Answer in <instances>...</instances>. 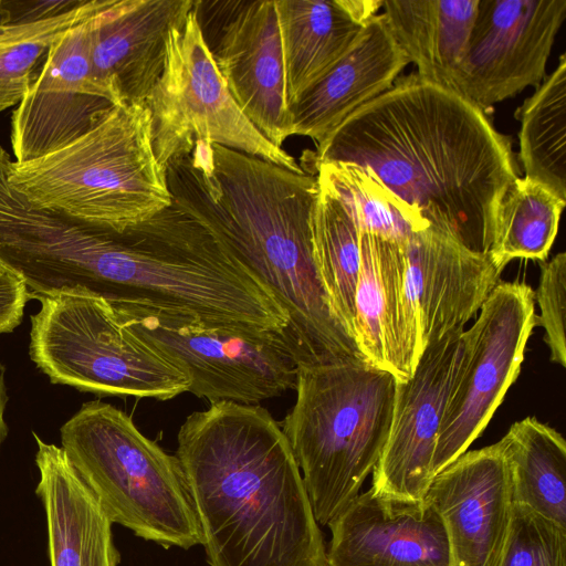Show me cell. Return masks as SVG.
<instances>
[{
  "label": "cell",
  "mask_w": 566,
  "mask_h": 566,
  "mask_svg": "<svg viewBox=\"0 0 566 566\" xmlns=\"http://www.w3.org/2000/svg\"><path fill=\"white\" fill-rule=\"evenodd\" d=\"M60 432L61 448L112 524L164 547L203 544L179 460L146 438L124 411L88 401Z\"/></svg>",
  "instance_id": "8992f818"
},
{
  "label": "cell",
  "mask_w": 566,
  "mask_h": 566,
  "mask_svg": "<svg viewBox=\"0 0 566 566\" xmlns=\"http://www.w3.org/2000/svg\"><path fill=\"white\" fill-rule=\"evenodd\" d=\"M424 499L443 520L452 566H499L514 507L503 438L457 458L432 479Z\"/></svg>",
  "instance_id": "2e32d148"
},
{
  "label": "cell",
  "mask_w": 566,
  "mask_h": 566,
  "mask_svg": "<svg viewBox=\"0 0 566 566\" xmlns=\"http://www.w3.org/2000/svg\"><path fill=\"white\" fill-rule=\"evenodd\" d=\"M107 8L67 31L36 69L11 116L15 163L36 159L71 144L118 105L95 80L92 69L94 24Z\"/></svg>",
  "instance_id": "4fadbf2b"
},
{
  "label": "cell",
  "mask_w": 566,
  "mask_h": 566,
  "mask_svg": "<svg viewBox=\"0 0 566 566\" xmlns=\"http://www.w3.org/2000/svg\"><path fill=\"white\" fill-rule=\"evenodd\" d=\"M192 8L191 0H113L98 15L93 75L118 104L145 103L164 72L168 33Z\"/></svg>",
  "instance_id": "ac0fdd59"
},
{
  "label": "cell",
  "mask_w": 566,
  "mask_h": 566,
  "mask_svg": "<svg viewBox=\"0 0 566 566\" xmlns=\"http://www.w3.org/2000/svg\"><path fill=\"white\" fill-rule=\"evenodd\" d=\"M521 120L520 160L525 177L566 200V55L515 112Z\"/></svg>",
  "instance_id": "484cf974"
},
{
  "label": "cell",
  "mask_w": 566,
  "mask_h": 566,
  "mask_svg": "<svg viewBox=\"0 0 566 566\" xmlns=\"http://www.w3.org/2000/svg\"><path fill=\"white\" fill-rule=\"evenodd\" d=\"M502 272L489 253L469 248L450 230L429 226L409 237L403 301L419 357L430 343L464 328Z\"/></svg>",
  "instance_id": "9a60e30c"
},
{
  "label": "cell",
  "mask_w": 566,
  "mask_h": 566,
  "mask_svg": "<svg viewBox=\"0 0 566 566\" xmlns=\"http://www.w3.org/2000/svg\"><path fill=\"white\" fill-rule=\"evenodd\" d=\"M38 300L29 354L51 382L101 397L169 400L188 391L184 369L126 326L106 298L61 293Z\"/></svg>",
  "instance_id": "52a82bcc"
},
{
  "label": "cell",
  "mask_w": 566,
  "mask_h": 566,
  "mask_svg": "<svg viewBox=\"0 0 566 566\" xmlns=\"http://www.w3.org/2000/svg\"><path fill=\"white\" fill-rule=\"evenodd\" d=\"M515 504L566 528V442L535 417L514 422L503 437Z\"/></svg>",
  "instance_id": "d4e9b609"
},
{
  "label": "cell",
  "mask_w": 566,
  "mask_h": 566,
  "mask_svg": "<svg viewBox=\"0 0 566 566\" xmlns=\"http://www.w3.org/2000/svg\"><path fill=\"white\" fill-rule=\"evenodd\" d=\"M41 500L48 528L51 566H117L119 553L112 523L77 474L64 450L33 432Z\"/></svg>",
  "instance_id": "44dd1931"
},
{
  "label": "cell",
  "mask_w": 566,
  "mask_h": 566,
  "mask_svg": "<svg viewBox=\"0 0 566 566\" xmlns=\"http://www.w3.org/2000/svg\"><path fill=\"white\" fill-rule=\"evenodd\" d=\"M193 10L234 102L282 148L293 123L275 0L193 1Z\"/></svg>",
  "instance_id": "8fae6325"
},
{
  "label": "cell",
  "mask_w": 566,
  "mask_h": 566,
  "mask_svg": "<svg viewBox=\"0 0 566 566\" xmlns=\"http://www.w3.org/2000/svg\"><path fill=\"white\" fill-rule=\"evenodd\" d=\"M107 301L126 326L184 369L188 391L199 398L255 405L295 389L298 363L280 334L211 325L146 298Z\"/></svg>",
  "instance_id": "ba28073f"
},
{
  "label": "cell",
  "mask_w": 566,
  "mask_h": 566,
  "mask_svg": "<svg viewBox=\"0 0 566 566\" xmlns=\"http://www.w3.org/2000/svg\"><path fill=\"white\" fill-rule=\"evenodd\" d=\"M308 174L324 181L338 196L359 232L406 243L413 232L430 226L367 168L352 163L327 161L316 165Z\"/></svg>",
  "instance_id": "83f0119b"
},
{
  "label": "cell",
  "mask_w": 566,
  "mask_h": 566,
  "mask_svg": "<svg viewBox=\"0 0 566 566\" xmlns=\"http://www.w3.org/2000/svg\"><path fill=\"white\" fill-rule=\"evenodd\" d=\"M145 104L151 118L154 153L164 168L200 142L304 171L239 108L203 39L193 8L182 24L169 31L165 69Z\"/></svg>",
  "instance_id": "9c48e42d"
},
{
  "label": "cell",
  "mask_w": 566,
  "mask_h": 566,
  "mask_svg": "<svg viewBox=\"0 0 566 566\" xmlns=\"http://www.w3.org/2000/svg\"><path fill=\"white\" fill-rule=\"evenodd\" d=\"M397 378L365 359L298 366L282 430L314 517L328 525L357 496L386 444Z\"/></svg>",
  "instance_id": "5b68a950"
},
{
  "label": "cell",
  "mask_w": 566,
  "mask_h": 566,
  "mask_svg": "<svg viewBox=\"0 0 566 566\" xmlns=\"http://www.w3.org/2000/svg\"><path fill=\"white\" fill-rule=\"evenodd\" d=\"M4 374L6 369L3 365L0 363V448L4 439L7 438L9 431L8 424L4 420V410L7 402L9 400L4 381Z\"/></svg>",
  "instance_id": "d6a6232c"
},
{
  "label": "cell",
  "mask_w": 566,
  "mask_h": 566,
  "mask_svg": "<svg viewBox=\"0 0 566 566\" xmlns=\"http://www.w3.org/2000/svg\"><path fill=\"white\" fill-rule=\"evenodd\" d=\"M327 161L371 170L430 226L484 253L501 199L518 177L510 138L485 112L417 73L348 116L301 167Z\"/></svg>",
  "instance_id": "6da1fadb"
},
{
  "label": "cell",
  "mask_w": 566,
  "mask_h": 566,
  "mask_svg": "<svg viewBox=\"0 0 566 566\" xmlns=\"http://www.w3.org/2000/svg\"><path fill=\"white\" fill-rule=\"evenodd\" d=\"M405 245L359 232L355 343L369 364L398 381L411 377L419 359L403 301Z\"/></svg>",
  "instance_id": "d6986e66"
},
{
  "label": "cell",
  "mask_w": 566,
  "mask_h": 566,
  "mask_svg": "<svg viewBox=\"0 0 566 566\" xmlns=\"http://www.w3.org/2000/svg\"><path fill=\"white\" fill-rule=\"evenodd\" d=\"M457 328L427 345L411 377L398 381L391 426L373 472L374 494L423 500L432 481V459L444 409L462 360Z\"/></svg>",
  "instance_id": "5bb4252c"
},
{
  "label": "cell",
  "mask_w": 566,
  "mask_h": 566,
  "mask_svg": "<svg viewBox=\"0 0 566 566\" xmlns=\"http://www.w3.org/2000/svg\"><path fill=\"white\" fill-rule=\"evenodd\" d=\"M172 200L197 218L275 295L298 366L365 359L335 318L312 251L314 175L197 142L167 167Z\"/></svg>",
  "instance_id": "7a4b0ae2"
},
{
  "label": "cell",
  "mask_w": 566,
  "mask_h": 566,
  "mask_svg": "<svg viewBox=\"0 0 566 566\" xmlns=\"http://www.w3.org/2000/svg\"><path fill=\"white\" fill-rule=\"evenodd\" d=\"M10 273L12 272L0 262V277L6 276Z\"/></svg>",
  "instance_id": "836d02e7"
},
{
  "label": "cell",
  "mask_w": 566,
  "mask_h": 566,
  "mask_svg": "<svg viewBox=\"0 0 566 566\" xmlns=\"http://www.w3.org/2000/svg\"><path fill=\"white\" fill-rule=\"evenodd\" d=\"M479 0H384L382 17L417 74L452 90Z\"/></svg>",
  "instance_id": "603a6c76"
},
{
  "label": "cell",
  "mask_w": 566,
  "mask_h": 566,
  "mask_svg": "<svg viewBox=\"0 0 566 566\" xmlns=\"http://www.w3.org/2000/svg\"><path fill=\"white\" fill-rule=\"evenodd\" d=\"M177 441L210 566H326L301 470L265 408L213 402Z\"/></svg>",
  "instance_id": "3957f363"
},
{
  "label": "cell",
  "mask_w": 566,
  "mask_h": 566,
  "mask_svg": "<svg viewBox=\"0 0 566 566\" xmlns=\"http://www.w3.org/2000/svg\"><path fill=\"white\" fill-rule=\"evenodd\" d=\"M409 63L382 14H375L345 55L291 106L293 135L319 146L348 116L386 92Z\"/></svg>",
  "instance_id": "ffe728a7"
},
{
  "label": "cell",
  "mask_w": 566,
  "mask_h": 566,
  "mask_svg": "<svg viewBox=\"0 0 566 566\" xmlns=\"http://www.w3.org/2000/svg\"><path fill=\"white\" fill-rule=\"evenodd\" d=\"M326 566H452L446 525L427 499L358 495L329 524Z\"/></svg>",
  "instance_id": "e0dca14e"
},
{
  "label": "cell",
  "mask_w": 566,
  "mask_h": 566,
  "mask_svg": "<svg viewBox=\"0 0 566 566\" xmlns=\"http://www.w3.org/2000/svg\"><path fill=\"white\" fill-rule=\"evenodd\" d=\"M499 566H566V528L514 503Z\"/></svg>",
  "instance_id": "f546056e"
},
{
  "label": "cell",
  "mask_w": 566,
  "mask_h": 566,
  "mask_svg": "<svg viewBox=\"0 0 566 566\" xmlns=\"http://www.w3.org/2000/svg\"><path fill=\"white\" fill-rule=\"evenodd\" d=\"M565 17L566 0H479L452 91L485 112L537 88Z\"/></svg>",
  "instance_id": "7c38bea8"
},
{
  "label": "cell",
  "mask_w": 566,
  "mask_h": 566,
  "mask_svg": "<svg viewBox=\"0 0 566 566\" xmlns=\"http://www.w3.org/2000/svg\"><path fill=\"white\" fill-rule=\"evenodd\" d=\"M112 0H81L75 8L28 22L0 21V112L18 105L50 48Z\"/></svg>",
  "instance_id": "f1b7e54d"
},
{
  "label": "cell",
  "mask_w": 566,
  "mask_h": 566,
  "mask_svg": "<svg viewBox=\"0 0 566 566\" xmlns=\"http://www.w3.org/2000/svg\"><path fill=\"white\" fill-rule=\"evenodd\" d=\"M384 0H275L291 106L353 46Z\"/></svg>",
  "instance_id": "7402d4cb"
},
{
  "label": "cell",
  "mask_w": 566,
  "mask_h": 566,
  "mask_svg": "<svg viewBox=\"0 0 566 566\" xmlns=\"http://www.w3.org/2000/svg\"><path fill=\"white\" fill-rule=\"evenodd\" d=\"M566 200L527 177L515 178L497 208L488 253L504 270L513 259L546 261Z\"/></svg>",
  "instance_id": "4316f807"
},
{
  "label": "cell",
  "mask_w": 566,
  "mask_h": 566,
  "mask_svg": "<svg viewBox=\"0 0 566 566\" xmlns=\"http://www.w3.org/2000/svg\"><path fill=\"white\" fill-rule=\"evenodd\" d=\"M8 182L36 208L115 232L172 202L145 103L115 105L71 144L27 163L11 160Z\"/></svg>",
  "instance_id": "277c9868"
},
{
  "label": "cell",
  "mask_w": 566,
  "mask_h": 566,
  "mask_svg": "<svg viewBox=\"0 0 566 566\" xmlns=\"http://www.w3.org/2000/svg\"><path fill=\"white\" fill-rule=\"evenodd\" d=\"M541 315L536 325L544 328V340L551 352V360L566 366L565 345V300H566V253L560 252L549 261L541 262V276L534 292Z\"/></svg>",
  "instance_id": "4dcf8cb0"
},
{
  "label": "cell",
  "mask_w": 566,
  "mask_h": 566,
  "mask_svg": "<svg viewBox=\"0 0 566 566\" xmlns=\"http://www.w3.org/2000/svg\"><path fill=\"white\" fill-rule=\"evenodd\" d=\"M316 184L310 217L313 259L335 318L355 342L359 231L338 196L321 179Z\"/></svg>",
  "instance_id": "cb8c5ba5"
},
{
  "label": "cell",
  "mask_w": 566,
  "mask_h": 566,
  "mask_svg": "<svg viewBox=\"0 0 566 566\" xmlns=\"http://www.w3.org/2000/svg\"><path fill=\"white\" fill-rule=\"evenodd\" d=\"M29 291L13 272L0 277V334L12 332L22 321Z\"/></svg>",
  "instance_id": "1f68e13d"
},
{
  "label": "cell",
  "mask_w": 566,
  "mask_h": 566,
  "mask_svg": "<svg viewBox=\"0 0 566 566\" xmlns=\"http://www.w3.org/2000/svg\"><path fill=\"white\" fill-rule=\"evenodd\" d=\"M534 290L500 282L462 332V360L450 392L432 459V478L482 433L516 380L536 325Z\"/></svg>",
  "instance_id": "30bf717a"
}]
</instances>
